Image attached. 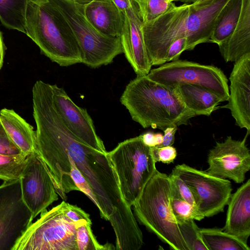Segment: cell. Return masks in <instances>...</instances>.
Segmentation results:
<instances>
[{
    "mask_svg": "<svg viewBox=\"0 0 250 250\" xmlns=\"http://www.w3.org/2000/svg\"><path fill=\"white\" fill-rule=\"evenodd\" d=\"M33 107L37 152L45 167L61 159H71L93 190L101 218L111 223L116 245L123 247L139 240L142 232L121 193L104 144L88 143L73 134L54 108L51 93L35 97Z\"/></svg>",
    "mask_w": 250,
    "mask_h": 250,
    "instance_id": "cell-1",
    "label": "cell"
},
{
    "mask_svg": "<svg viewBox=\"0 0 250 250\" xmlns=\"http://www.w3.org/2000/svg\"><path fill=\"white\" fill-rule=\"evenodd\" d=\"M229 0H204L185 3L149 22L142 30L151 65L166 62L167 49L175 40L187 39V50L209 42L216 17Z\"/></svg>",
    "mask_w": 250,
    "mask_h": 250,
    "instance_id": "cell-2",
    "label": "cell"
},
{
    "mask_svg": "<svg viewBox=\"0 0 250 250\" xmlns=\"http://www.w3.org/2000/svg\"><path fill=\"white\" fill-rule=\"evenodd\" d=\"M120 102L132 119L143 128L164 130L168 127L187 125L196 116L183 102L176 87L166 86L137 76L126 86Z\"/></svg>",
    "mask_w": 250,
    "mask_h": 250,
    "instance_id": "cell-3",
    "label": "cell"
},
{
    "mask_svg": "<svg viewBox=\"0 0 250 250\" xmlns=\"http://www.w3.org/2000/svg\"><path fill=\"white\" fill-rule=\"evenodd\" d=\"M25 34L41 53L61 66L82 63V54L66 20L51 0H28Z\"/></svg>",
    "mask_w": 250,
    "mask_h": 250,
    "instance_id": "cell-4",
    "label": "cell"
},
{
    "mask_svg": "<svg viewBox=\"0 0 250 250\" xmlns=\"http://www.w3.org/2000/svg\"><path fill=\"white\" fill-rule=\"evenodd\" d=\"M171 187L169 176L156 169L132 206L139 223L171 250H188L170 208Z\"/></svg>",
    "mask_w": 250,
    "mask_h": 250,
    "instance_id": "cell-5",
    "label": "cell"
},
{
    "mask_svg": "<svg viewBox=\"0 0 250 250\" xmlns=\"http://www.w3.org/2000/svg\"><path fill=\"white\" fill-rule=\"evenodd\" d=\"M107 155L121 193L131 207L157 169L150 147L144 143L140 135L119 143Z\"/></svg>",
    "mask_w": 250,
    "mask_h": 250,
    "instance_id": "cell-6",
    "label": "cell"
},
{
    "mask_svg": "<svg viewBox=\"0 0 250 250\" xmlns=\"http://www.w3.org/2000/svg\"><path fill=\"white\" fill-rule=\"evenodd\" d=\"M70 25L82 54V63L93 68L111 63L123 53L121 38L98 31L85 16L83 5L72 0H51Z\"/></svg>",
    "mask_w": 250,
    "mask_h": 250,
    "instance_id": "cell-7",
    "label": "cell"
},
{
    "mask_svg": "<svg viewBox=\"0 0 250 250\" xmlns=\"http://www.w3.org/2000/svg\"><path fill=\"white\" fill-rule=\"evenodd\" d=\"M66 206L63 201L51 209L42 211L39 219L29 226L12 250H78L77 228L89 222L72 221L65 214Z\"/></svg>",
    "mask_w": 250,
    "mask_h": 250,
    "instance_id": "cell-8",
    "label": "cell"
},
{
    "mask_svg": "<svg viewBox=\"0 0 250 250\" xmlns=\"http://www.w3.org/2000/svg\"><path fill=\"white\" fill-rule=\"evenodd\" d=\"M146 76L172 88L183 83L197 84L214 92L224 102L229 97L228 80L223 71L214 65L179 59L150 70Z\"/></svg>",
    "mask_w": 250,
    "mask_h": 250,
    "instance_id": "cell-9",
    "label": "cell"
},
{
    "mask_svg": "<svg viewBox=\"0 0 250 250\" xmlns=\"http://www.w3.org/2000/svg\"><path fill=\"white\" fill-rule=\"evenodd\" d=\"M32 221L20 179L4 181L0 186V250H12Z\"/></svg>",
    "mask_w": 250,
    "mask_h": 250,
    "instance_id": "cell-10",
    "label": "cell"
},
{
    "mask_svg": "<svg viewBox=\"0 0 250 250\" xmlns=\"http://www.w3.org/2000/svg\"><path fill=\"white\" fill-rule=\"evenodd\" d=\"M171 173L178 175L194 189L200 201L198 209L205 217H211L224 211L232 190L230 181L185 164L176 165Z\"/></svg>",
    "mask_w": 250,
    "mask_h": 250,
    "instance_id": "cell-11",
    "label": "cell"
},
{
    "mask_svg": "<svg viewBox=\"0 0 250 250\" xmlns=\"http://www.w3.org/2000/svg\"><path fill=\"white\" fill-rule=\"evenodd\" d=\"M20 181L22 198L31 212L32 220L58 199L51 179L36 152L27 156Z\"/></svg>",
    "mask_w": 250,
    "mask_h": 250,
    "instance_id": "cell-12",
    "label": "cell"
},
{
    "mask_svg": "<svg viewBox=\"0 0 250 250\" xmlns=\"http://www.w3.org/2000/svg\"><path fill=\"white\" fill-rule=\"evenodd\" d=\"M248 135L241 141L227 136L222 142H216L208 155L210 175L229 179L236 184L243 183L250 169V152L246 145Z\"/></svg>",
    "mask_w": 250,
    "mask_h": 250,
    "instance_id": "cell-13",
    "label": "cell"
},
{
    "mask_svg": "<svg viewBox=\"0 0 250 250\" xmlns=\"http://www.w3.org/2000/svg\"><path fill=\"white\" fill-rule=\"evenodd\" d=\"M124 13V24L120 37L123 53L137 76L147 75L152 65L142 30V19L134 0Z\"/></svg>",
    "mask_w": 250,
    "mask_h": 250,
    "instance_id": "cell-14",
    "label": "cell"
},
{
    "mask_svg": "<svg viewBox=\"0 0 250 250\" xmlns=\"http://www.w3.org/2000/svg\"><path fill=\"white\" fill-rule=\"evenodd\" d=\"M229 80L228 103L222 108L230 110L235 124L250 134V53L235 62Z\"/></svg>",
    "mask_w": 250,
    "mask_h": 250,
    "instance_id": "cell-15",
    "label": "cell"
},
{
    "mask_svg": "<svg viewBox=\"0 0 250 250\" xmlns=\"http://www.w3.org/2000/svg\"><path fill=\"white\" fill-rule=\"evenodd\" d=\"M51 87L54 108L66 127L84 142L95 145L104 144L86 109L76 104L63 88L56 84H51Z\"/></svg>",
    "mask_w": 250,
    "mask_h": 250,
    "instance_id": "cell-16",
    "label": "cell"
},
{
    "mask_svg": "<svg viewBox=\"0 0 250 250\" xmlns=\"http://www.w3.org/2000/svg\"><path fill=\"white\" fill-rule=\"evenodd\" d=\"M222 230L245 242L250 235V179L231 194Z\"/></svg>",
    "mask_w": 250,
    "mask_h": 250,
    "instance_id": "cell-17",
    "label": "cell"
},
{
    "mask_svg": "<svg viewBox=\"0 0 250 250\" xmlns=\"http://www.w3.org/2000/svg\"><path fill=\"white\" fill-rule=\"evenodd\" d=\"M83 9L86 19L101 33L121 37L125 15L112 0H92L83 5Z\"/></svg>",
    "mask_w": 250,
    "mask_h": 250,
    "instance_id": "cell-18",
    "label": "cell"
},
{
    "mask_svg": "<svg viewBox=\"0 0 250 250\" xmlns=\"http://www.w3.org/2000/svg\"><path fill=\"white\" fill-rule=\"evenodd\" d=\"M218 46L226 62H235L250 53V0H242L240 17L235 29Z\"/></svg>",
    "mask_w": 250,
    "mask_h": 250,
    "instance_id": "cell-19",
    "label": "cell"
},
{
    "mask_svg": "<svg viewBox=\"0 0 250 250\" xmlns=\"http://www.w3.org/2000/svg\"><path fill=\"white\" fill-rule=\"evenodd\" d=\"M0 122L23 153L28 155L34 152H37L36 131L14 110L5 108L1 109Z\"/></svg>",
    "mask_w": 250,
    "mask_h": 250,
    "instance_id": "cell-20",
    "label": "cell"
},
{
    "mask_svg": "<svg viewBox=\"0 0 250 250\" xmlns=\"http://www.w3.org/2000/svg\"><path fill=\"white\" fill-rule=\"evenodd\" d=\"M175 87L185 105L195 116H209L224 102L218 95L199 85L183 83Z\"/></svg>",
    "mask_w": 250,
    "mask_h": 250,
    "instance_id": "cell-21",
    "label": "cell"
},
{
    "mask_svg": "<svg viewBox=\"0 0 250 250\" xmlns=\"http://www.w3.org/2000/svg\"><path fill=\"white\" fill-rule=\"evenodd\" d=\"M242 0H229L218 14L209 42L218 45L227 39L235 29L242 8Z\"/></svg>",
    "mask_w": 250,
    "mask_h": 250,
    "instance_id": "cell-22",
    "label": "cell"
},
{
    "mask_svg": "<svg viewBox=\"0 0 250 250\" xmlns=\"http://www.w3.org/2000/svg\"><path fill=\"white\" fill-rule=\"evenodd\" d=\"M209 250H250L247 242L224 231L222 229L200 228Z\"/></svg>",
    "mask_w": 250,
    "mask_h": 250,
    "instance_id": "cell-23",
    "label": "cell"
},
{
    "mask_svg": "<svg viewBox=\"0 0 250 250\" xmlns=\"http://www.w3.org/2000/svg\"><path fill=\"white\" fill-rule=\"evenodd\" d=\"M28 0H0V21L5 27L25 34Z\"/></svg>",
    "mask_w": 250,
    "mask_h": 250,
    "instance_id": "cell-24",
    "label": "cell"
},
{
    "mask_svg": "<svg viewBox=\"0 0 250 250\" xmlns=\"http://www.w3.org/2000/svg\"><path fill=\"white\" fill-rule=\"evenodd\" d=\"M170 205L173 215L178 224L189 219L201 221L205 217L197 207L190 205L179 196L172 183Z\"/></svg>",
    "mask_w": 250,
    "mask_h": 250,
    "instance_id": "cell-25",
    "label": "cell"
},
{
    "mask_svg": "<svg viewBox=\"0 0 250 250\" xmlns=\"http://www.w3.org/2000/svg\"><path fill=\"white\" fill-rule=\"evenodd\" d=\"M28 155L0 154V179L9 181L20 179Z\"/></svg>",
    "mask_w": 250,
    "mask_h": 250,
    "instance_id": "cell-26",
    "label": "cell"
},
{
    "mask_svg": "<svg viewBox=\"0 0 250 250\" xmlns=\"http://www.w3.org/2000/svg\"><path fill=\"white\" fill-rule=\"evenodd\" d=\"M136 2L143 23L158 18L176 5L172 0H134Z\"/></svg>",
    "mask_w": 250,
    "mask_h": 250,
    "instance_id": "cell-27",
    "label": "cell"
},
{
    "mask_svg": "<svg viewBox=\"0 0 250 250\" xmlns=\"http://www.w3.org/2000/svg\"><path fill=\"white\" fill-rule=\"evenodd\" d=\"M91 223H85L77 227L76 241L78 250H110L115 247L111 244L103 245L97 240L91 229Z\"/></svg>",
    "mask_w": 250,
    "mask_h": 250,
    "instance_id": "cell-28",
    "label": "cell"
},
{
    "mask_svg": "<svg viewBox=\"0 0 250 250\" xmlns=\"http://www.w3.org/2000/svg\"><path fill=\"white\" fill-rule=\"evenodd\" d=\"M188 250H209L200 232V228L194 220H186L178 224Z\"/></svg>",
    "mask_w": 250,
    "mask_h": 250,
    "instance_id": "cell-29",
    "label": "cell"
},
{
    "mask_svg": "<svg viewBox=\"0 0 250 250\" xmlns=\"http://www.w3.org/2000/svg\"><path fill=\"white\" fill-rule=\"evenodd\" d=\"M168 176L179 196L186 202L198 208L200 201L194 189L187 185L178 175L171 173Z\"/></svg>",
    "mask_w": 250,
    "mask_h": 250,
    "instance_id": "cell-30",
    "label": "cell"
},
{
    "mask_svg": "<svg viewBox=\"0 0 250 250\" xmlns=\"http://www.w3.org/2000/svg\"><path fill=\"white\" fill-rule=\"evenodd\" d=\"M152 156L155 162L164 164L172 163L177 156V151L172 146L150 147Z\"/></svg>",
    "mask_w": 250,
    "mask_h": 250,
    "instance_id": "cell-31",
    "label": "cell"
},
{
    "mask_svg": "<svg viewBox=\"0 0 250 250\" xmlns=\"http://www.w3.org/2000/svg\"><path fill=\"white\" fill-rule=\"evenodd\" d=\"M23 153L12 141L0 122V154L16 155Z\"/></svg>",
    "mask_w": 250,
    "mask_h": 250,
    "instance_id": "cell-32",
    "label": "cell"
},
{
    "mask_svg": "<svg viewBox=\"0 0 250 250\" xmlns=\"http://www.w3.org/2000/svg\"><path fill=\"white\" fill-rule=\"evenodd\" d=\"M187 39L181 38L173 41L168 46L166 55V62L178 60L182 53L187 50Z\"/></svg>",
    "mask_w": 250,
    "mask_h": 250,
    "instance_id": "cell-33",
    "label": "cell"
},
{
    "mask_svg": "<svg viewBox=\"0 0 250 250\" xmlns=\"http://www.w3.org/2000/svg\"><path fill=\"white\" fill-rule=\"evenodd\" d=\"M65 214L69 218L74 222L78 223L86 221L92 223L89 215L76 205L66 203Z\"/></svg>",
    "mask_w": 250,
    "mask_h": 250,
    "instance_id": "cell-34",
    "label": "cell"
},
{
    "mask_svg": "<svg viewBox=\"0 0 250 250\" xmlns=\"http://www.w3.org/2000/svg\"><path fill=\"white\" fill-rule=\"evenodd\" d=\"M144 143L149 147L158 146L163 142V135L158 133L147 132L141 135Z\"/></svg>",
    "mask_w": 250,
    "mask_h": 250,
    "instance_id": "cell-35",
    "label": "cell"
},
{
    "mask_svg": "<svg viewBox=\"0 0 250 250\" xmlns=\"http://www.w3.org/2000/svg\"><path fill=\"white\" fill-rule=\"evenodd\" d=\"M177 130V127H168L163 130L164 135L163 137V142L158 146H172L175 141V135Z\"/></svg>",
    "mask_w": 250,
    "mask_h": 250,
    "instance_id": "cell-36",
    "label": "cell"
},
{
    "mask_svg": "<svg viewBox=\"0 0 250 250\" xmlns=\"http://www.w3.org/2000/svg\"><path fill=\"white\" fill-rule=\"evenodd\" d=\"M117 7L123 13L131 6L134 0H112Z\"/></svg>",
    "mask_w": 250,
    "mask_h": 250,
    "instance_id": "cell-37",
    "label": "cell"
},
{
    "mask_svg": "<svg viewBox=\"0 0 250 250\" xmlns=\"http://www.w3.org/2000/svg\"><path fill=\"white\" fill-rule=\"evenodd\" d=\"M4 51L5 45L3 40L2 33L0 31V70L3 65Z\"/></svg>",
    "mask_w": 250,
    "mask_h": 250,
    "instance_id": "cell-38",
    "label": "cell"
},
{
    "mask_svg": "<svg viewBox=\"0 0 250 250\" xmlns=\"http://www.w3.org/2000/svg\"><path fill=\"white\" fill-rule=\"evenodd\" d=\"M73 1L80 4L82 5H85L88 3H89L90 1H91L92 0H72Z\"/></svg>",
    "mask_w": 250,
    "mask_h": 250,
    "instance_id": "cell-39",
    "label": "cell"
},
{
    "mask_svg": "<svg viewBox=\"0 0 250 250\" xmlns=\"http://www.w3.org/2000/svg\"><path fill=\"white\" fill-rule=\"evenodd\" d=\"M187 3H193L195 2L197 0H186Z\"/></svg>",
    "mask_w": 250,
    "mask_h": 250,
    "instance_id": "cell-40",
    "label": "cell"
},
{
    "mask_svg": "<svg viewBox=\"0 0 250 250\" xmlns=\"http://www.w3.org/2000/svg\"><path fill=\"white\" fill-rule=\"evenodd\" d=\"M173 1H181V2H185V3H187V0H172Z\"/></svg>",
    "mask_w": 250,
    "mask_h": 250,
    "instance_id": "cell-41",
    "label": "cell"
},
{
    "mask_svg": "<svg viewBox=\"0 0 250 250\" xmlns=\"http://www.w3.org/2000/svg\"><path fill=\"white\" fill-rule=\"evenodd\" d=\"M204 0H197L195 2H194L195 3H198V2H199L200 1H202Z\"/></svg>",
    "mask_w": 250,
    "mask_h": 250,
    "instance_id": "cell-42",
    "label": "cell"
}]
</instances>
